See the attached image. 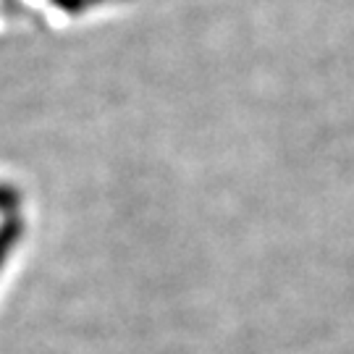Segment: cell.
<instances>
[{"label": "cell", "mask_w": 354, "mask_h": 354, "mask_svg": "<svg viewBox=\"0 0 354 354\" xmlns=\"http://www.w3.org/2000/svg\"><path fill=\"white\" fill-rule=\"evenodd\" d=\"M21 239V221L19 218H8L0 223V268L6 263V257L13 252V247Z\"/></svg>", "instance_id": "cell-1"}, {"label": "cell", "mask_w": 354, "mask_h": 354, "mask_svg": "<svg viewBox=\"0 0 354 354\" xmlns=\"http://www.w3.org/2000/svg\"><path fill=\"white\" fill-rule=\"evenodd\" d=\"M16 207H19V192L8 184H0V213H11Z\"/></svg>", "instance_id": "cell-2"}]
</instances>
